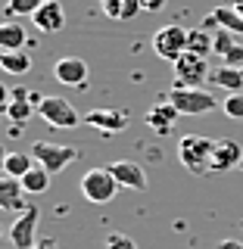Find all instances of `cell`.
I'll return each instance as SVG.
<instances>
[{
    "mask_svg": "<svg viewBox=\"0 0 243 249\" xmlns=\"http://www.w3.org/2000/svg\"><path fill=\"white\" fill-rule=\"evenodd\" d=\"M115 190H119V181L112 178V171L109 168H91L88 175L81 178V193L88 202H97V206H103V202H112L115 199Z\"/></svg>",
    "mask_w": 243,
    "mask_h": 249,
    "instance_id": "5b68a950",
    "label": "cell"
},
{
    "mask_svg": "<svg viewBox=\"0 0 243 249\" xmlns=\"http://www.w3.org/2000/svg\"><path fill=\"white\" fill-rule=\"evenodd\" d=\"M228 3H231V6H234V10H237V13L243 16V0H228Z\"/></svg>",
    "mask_w": 243,
    "mask_h": 249,
    "instance_id": "e575fe53",
    "label": "cell"
},
{
    "mask_svg": "<svg viewBox=\"0 0 243 249\" xmlns=\"http://www.w3.org/2000/svg\"><path fill=\"white\" fill-rule=\"evenodd\" d=\"M212 35H215V53H222V56L237 44V35H231V31H224V28H215Z\"/></svg>",
    "mask_w": 243,
    "mask_h": 249,
    "instance_id": "4316f807",
    "label": "cell"
},
{
    "mask_svg": "<svg viewBox=\"0 0 243 249\" xmlns=\"http://www.w3.org/2000/svg\"><path fill=\"white\" fill-rule=\"evenodd\" d=\"M106 168L112 171V178L119 181V187H128V190H147V175H144V168H140L137 162L119 159V162H112V165H106Z\"/></svg>",
    "mask_w": 243,
    "mask_h": 249,
    "instance_id": "5bb4252c",
    "label": "cell"
},
{
    "mask_svg": "<svg viewBox=\"0 0 243 249\" xmlns=\"http://www.w3.org/2000/svg\"><path fill=\"white\" fill-rule=\"evenodd\" d=\"M37 115L47 122V124H53V128H78V112H75V106L69 103L66 97H44L41 103H37Z\"/></svg>",
    "mask_w": 243,
    "mask_h": 249,
    "instance_id": "8992f818",
    "label": "cell"
},
{
    "mask_svg": "<svg viewBox=\"0 0 243 249\" xmlns=\"http://www.w3.org/2000/svg\"><path fill=\"white\" fill-rule=\"evenodd\" d=\"M222 109H224L228 119H243V90L240 93H228L224 103H222Z\"/></svg>",
    "mask_w": 243,
    "mask_h": 249,
    "instance_id": "484cf974",
    "label": "cell"
},
{
    "mask_svg": "<svg viewBox=\"0 0 243 249\" xmlns=\"http://www.w3.org/2000/svg\"><path fill=\"white\" fill-rule=\"evenodd\" d=\"M37 218H41L37 206H28L25 212H22V215L13 221V228H10V240H13V246H16V249H31V246L37 243V240H35Z\"/></svg>",
    "mask_w": 243,
    "mask_h": 249,
    "instance_id": "ba28073f",
    "label": "cell"
},
{
    "mask_svg": "<svg viewBox=\"0 0 243 249\" xmlns=\"http://www.w3.org/2000/svg\"><path fill=\"white\" fill-rule=\"evenodd\" d=\"M31 22H35V28L44 31V35H56V31L66 25V10H62L59 0H44L41 10L31 16Z\"/></svg>",
    "mask_w": 243,
    "mask_h": 249,
    "instance_id": "8fae6325",
    "label": "cell"
},
{
    "mask_svg": "<svg viewBox=\"0 0 243 249\" xmlns=\"http://www.w3.org/2000/svg\"><path fill=\"white\" fill-rule=\"evenodd\" d=\"M31 249H59V243H56V237H44V240H37Z\"/></svg>",
    "mask_w": 243,
    "mask_h": 249,
    "instance_id": "1f68e13d",
    "label": "cell"
},
{
    "mask_svg": "<svg viewBox=\"0 0 243 249\" xmlns=\"http://www.w3.org/2000/svg\"><path fill=\"white\" fill-rule=\"evenodd\" d=\"M171 66H175V88H203L206 78H212L206 56H197L190 50L181 53Z\"/></svg>",
    "mask_w": 243,
    "mask_h": 249,
    "instance_id": "3957f363",
    "label": "cell"
},
{
    "mask_svg": "<svg viewBox=\"0 0 243 249\" xmlns=\"http://www.w3.org/2000/svg\"><path fill=\"white\" fill-rule=\"evenodd\" d=\"M35 165H37V162H35V156H31V153H10V156H6V171H3V175L22 178V175H28Z\"/></svg>",
    "mask_w": 243,
    "mask_h": 249,
    "instance_id": "cb8c5ba5",
    "label": "cell"
},
{
    "mask_svg": "<svg viewBox=\"0 0 243 249\" xmlns=\"http://www.w3.org/2000/svg\"><path fill=\"white\" fill-rule=\"evenodd\" d=\"M218 249H243V243H240V240H222Z\"/></svg>",
    "mask_w": 243,
    "mask_h": 249,
    "instance_id": "d6a6232c",
    "label": "cell"
},
{
    "mask_svg": "<svg viewBox=\"0 0 243 249\" xmlns=\"http://www.w3.org/2000/svg\"><path fill=\"white\" fill-rule=\"evenodd\" d=\"M31 156H35V162H37L44 171H50V175H59L66 165H72V162H75L78 150H75V146H66V143L35 140V143H31Z\"/></svg>",
    "mask_w": 243,
    "mask_h": 249,
    "instance_id": "7a4b0ae2",
    "label": "cell"
},
{
    "mask_svg": "<svg viewBox=\"0 0 243 249\" xmlns=\"http://www.w3.org/2000/svg\"><path fill=\"white\" fill-rule=\"evenodd\" d=\"M50 171H44L41 165H35L28 171V175H22L19 181H22V187H25V193H31V196H37V193H47V187H50Z\"/></svg>",
    "mask_w": 243,
    "mask_h": 249,
    "instance_id": "603a6c76",
    "label": "cell"
},
{
    "mask_svg": "<svg viewBox=\"0 0 243 249\" xmlns=\"http://www.w3.org/2000/svg\"><path fill=\"white\" fill-rule=\"evenodd\" d=\"M212 150L215 140L203 134H184L181 143H178V162L190 175H206V171H212Z\"/></svg>",
    "mask_w": 243,
    "mask_h": 249,
    "instance_id": "6da1fadb",
    "label": "cell"
},
{
    "mask_svg": "<svg viewBox=\"0 0 243 249\" xmlns=\"http://www.w3.org/2000/svg\"><path fill=\"white\" fill-rule=\"evenodd\" d=\"M25 44H28L25 25H19L16 19L0 22V50H25Z\"/></svg>",
    "mask_w": 243,
    "mask_h": 249,
    "instance_id": "ac0fdd59",
    "label": "cell"
},
{
    "mask_svg": "<svg viewBox=\"0 0 243 249\" xmlns=\"http://www.w3.org/2000/svg\"><path fill=\"white\" fill-rule=\"evenodd\" d=\"M224 66H234V69H243V44L237 41L231 47L228 53H224Z\"/></svg>",
    "mask_w": 243,
    "mask_h": 249,
    "instance_id": "f1b7e54d",
    "label": "cell"
},
{
    "mask_svg": "<svg viewBox=\"0 0 243 249\" xmlns=\"http://www.w3.org/2000/svg\"><path fill=\"white\" fill-rule=\"evenodd\" d=\"M243 162V146L237 140L224 137V140H215V150H212V171H231V168H240Z\"/></svg>",
    "mask_w": 243,
    "mask_h": 249,
    "instance_id": "4fadbf2b",
    "label": "cell"
},
{
    "mask_svg": "<svg viewBox=\"0 0 243 249\" xmlns=\"http://www.w3.org/2000/svg\"><path fill=\"white\" fill-rule=\"evenodd\" d=\"M31 112H37V106L31 103V90L28 88H13V100H10V106H6V119L22 124V122L31 119Z\"/></svg>",
    "mask_w": 243,
    "mask_h": 249,
    "instance_id": "e0dca14e",
    "label": "cell"
},
{
    "mask_svg": "<svg viewBox=\"0 0 243 249\" xmlns=\"http://www.w3.org/2000/svg\"><path fill=\"white\" fill-rule=\"evenodd\" d=\"M0 69L10 75H25L31 69V56L25 50H0Z\"/></svg>",
    "mask_w": 243,
    "mask_h": 249,
    "instance_id": "7402d4cb",
    "label": "cell"
},
{
    "mask_svg": "<svg viewBox=\"0 0 243 249\" xmlns=\"http://www.w3.org/2000/svg\"><path fill=\"white\" fill-rule=\"evenodd\" d=\"M44 0H10L6 3V13H10V19H19V16H35L41 10Z\"/></svg>",
    "mask_w": 243,
    "mask_h": 249,
    "instance_id": "d4e9b609",
    "label": "cell"
},
{
    "mask_svg": "<svg viewBox=\"0 0 243 249\" xmlns=\"http://www.w3.org/2000/svg\"><path fill=\"white\" fill-rule=\"evenodd\" d=\"M128 119L131 115L125 112V109H91V112L84 115V124H91V128H97V131H106V134H115V131L128 128Z\"/></svg>",
    "mask_w": 243,
    "mask_h": 249,
    "instance_id": "30bf717a",
    "label": "cell"
},
{
    "mask_svg": "<svg viewBox=\"0 0 243 249\" xmlns=\"http://www.w3.org/2000/svg\"><path fill=\"white\" fill-rule=\"evenodd\" d=\"M206 31H212V28H224V31H231V35H243V16L234 10L231 3H224V6H215L212 13L206 16V19L200 22Z\"/></svg>",
    "mask_w": 243,
    "mask_h": 249,
    "instance_id": "7c38bea8",
    "label": "cell"
},
{
    "mask_svg": "<svg viewBox=\"0 0 243 249\" xmlns=\"http://www.w3.org/2000/svg\"><path fill=\"white\" fill-rule=\"evenodd\" d=\"M209 81L215 84V88H224L228 93H240L243 90V69H234V66H222L215 69L212 78Z\"/></svg>",
    "mask_w": 243,
    "mask_h": 249,
    "instance_id": "44dd1931",
    "label": "cell"
},
{
    "mask_svg": "<svg viewBox=\"0 0 243 249\" xmlns=\"http://www.w3.org/2000/svg\"><path fill=\"white\" fill-rule=\"evenodd\" d=\"M100 10L115 22H128L137 13H144L140 10V0H100Z\"/></svg>",
    "mask_w": 243,
    "mask_h": 249,
    "instance_id": "d6986e66",
    "label": "cell"
},
{
    "mask_svg": "<svg viewBox=\"0 0 243 249\" xmlns=\"http://www.w3.org/2000/svg\"><path fill=\"white\" fill-rule=\"evenodd\" d=\"M0 209L6 212H25V187H22L19 178H10V175H0Z\"/></svg>",
    "mask_w": 243,
    "mask_h": 249,
    "instance_id": "9a60e30c",
    "label": "cell"
},
{
    "mask_svg": "<svg viewBox=\"0 0 243 249\" xmlns=\"http://www.w3.org/2000/svg\"><path fill=\"white\" fill-rule=\"evenodd\" d=\"M166 6V0H140V10L144 13H159Z\"/></svg>",
    "mask_w": 243,
    "mask_h": 249,
    "instance_id": "f546056e",
    "label": "cell"
},
{
    "mask_svg": "<svg viewBox=\"0 0 243 249\" xmlns=\"http://www.w3.org/2000/svg\"><path fill=\"white\" fill-rule=\"evenodd\" d=\"M187 50L197 53V56H209V53H215V35L206 31L203 25L190 28V31H187Z\"/></svg>",
    "mask_w": 243,
    "mask_h": 249,
    "instance_id": "ffe728a7",
    "label": "cell"
},
{
    "mask_svg": "<svg viewBox=\"0 0 243 249\" xmlns=\"http://www.w3.org/2000/svg\"><path fill=\"white\" fill-rule=\"evenodd\" d=\"M10 100H13V90L0 81V109H3V112H6V106H10Z\"/></svg>",
    "mask_w": 243,
    "mask_h": 249,
    "instance_id": "4dcf8cb0",
    "label": "cell"
},
{
    "mask_svg": "<svg viewBox=\"0 0 243 249\" xmlns=\"http://www.w3.org/2000/svg\"><path fill=\"white\" fill-rule=\"evenodd\" d=\"M168 103H175V109L181 115H203V112L218 109L212 93L203 90V88H171L168 90Z\"/></svg>",
    "mask_w": 243,
    "mask_h": 249,
    "instance_id": "277c9868",
    "label": "cell"
},
{
    "mask_svg": "<svg viewBox=\"0 0 243 249\" xmlns=\"http://www.w3.org/2000/svg\"><path fill=\"white\" fill-rule=\"evenodd\" d=\"M178 109L175 103H156L147 109V115H144V122H147V128L156 131V134H168L171 128H175V122H178Z\"/></svg>",
    "mask_w": 243,
    "mask_h": 249,
    "instance_id": "2e32d148",
    "label": "cell"
},
{
    "mask_svg": "<svg viewBox=\"0 0 243 249\" xmlns=\"http://www.w3.org/2000/svg\"><path fill=\"white\" fill-rule=\"evenodd\" d=\"M106 249H137V243L125 233H109L106 237Z\"/></svg>",
    "mask_w": 243,
    "mask_h": 249,
    "instance_id": "83f0119b",
    "label": "cell"
},
{
    "mask_svg": "<svg viewBox=\"0 0 243 249\" xmlns=\"http://www.w3.org/2000/svg\"><path fill=\"white\" fill-rule=\"evenodd\" d=\"M6 156H10V153H6L3 146H0V175H3V171H6Z\"/></svg>",
    "mask_w": 243,
    "mask_h": 249,
    "instance_id": "836d02e7",
    "label": "cell"
},
{
    "mask_svg": "<svg viewBox=\"0 0 243 249\" xmlns=\"http://www.w3.org/2000/svg\"><path fill=\"white\" fill-rule=\"evenodd\" d=\"M0 233H3V231H0Z\"/></svg>",
    "mask_w": 243,
    "mask_h": 249,
    "instance_id": "8d00e7d4",
    "label": "cell"
},
{
    "mask_svg": "<svg viewBox=\"0 0 243 249\" xmlns=\"http://www.w3.org/2000/svg\"><path fill=\"white\" fill-rule=\"evenodd\" d=\"M240 168H243V162H240Z\"/></svg>",
    "mask_w": 243,
    "mask_h": 249,
    "instance_id": "d590c367",
    "label": "cell"
},
{
    "mask_svg": "<svg viewBox=\"0 0 243 249\" xmlns=\"http://www.w3.org/2000/svg\"><path fill=\"white\" fill-rule=\"evenodd\" d=\"M153 50H156V56L175 62L181 53H187V28H181V25H166V28H159V31L153 35Z\"/></svg>",
    "mask_w": 243,
    "mask_h": 249,
    "instance_id": "52a82bcc",
    "label": "cell"
},
{
    "mask_svg": "<svg viewBox=\"0 0 243 249\" xmlns=\"http://www.w3.org/2000/svg\"><path fill=\"white\" fill-rule=\"evenodd\" d=\"M53 78H56L59 84H69V88H88V62H84L81 56L56 59Z\"/></svg>",
    "mask_w": 243,
    "mask_h": 249,
    "instance_id": "9c48e42d",
    "label": "cell"
}]
</instances>
